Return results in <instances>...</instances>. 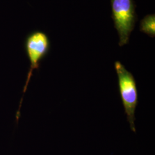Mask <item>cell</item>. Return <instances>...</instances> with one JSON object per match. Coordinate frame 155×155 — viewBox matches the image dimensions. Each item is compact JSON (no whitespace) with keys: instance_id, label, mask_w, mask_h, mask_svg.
Instances as JSON below:
<instances>
[{"instance_id":"6da1fadb","label":"cell","mask_w":155,"mask_h":155,"mask_svg":"<svg viewBox=\"0 0 155 155\" xmlns=\"http://www.w3.org/2000/svg\"><path fill=\"white\" fill-rule=\"evenodd\" d=\"M120 93L131 130L136 132L135 111L138 104V91L134 78L120 61L114 63Z\"/></svg>"},{"instance_id":"7a4b0ae2","label":"cell","mask_w":155,"mask_h":155,"mask_svg":"<svg viewBox=\"0 0 155 155\" xmlns=\"http://www.w3.org/2000/svg\"><path fill=\"white\" fill-rule=\"evenodd\" d=\"M112 18L119 35V45L129 42L130 33L136 21L135 5L133 0H111Z\"/></svg>"},{"instance_id":"3957f363","label":"cell","mask_w":155,"mask_h":155,"mask_svg":"<svg viewBox=\"0 0 155 155\" xmlns=\"http://www.w3.org/2000/svg\"><path fill=\"white\" fill-rule=\"evenodd\" d=\"M50 48L49 38L43 32H33L27 38L25 41V49L30 62V67L23 88V94L25 93L33 71L39 69L41 61L48 54Z\"/></svg>"},{"instance_id":"277c9868","label":"cell","mask_w":155,"mask_h":155,"mask_svg":"<svg viewBox=\"0 0 155 155\" xmlns=\"http://www.w3.org/2000/svg\"><path fill=\"white\" fill-rule=\"evenodd\" d=\"M140 31L148 35L151 38L155 36V14L148 15L144 17L140 22Z\"/></svg>"}]
</instances>
